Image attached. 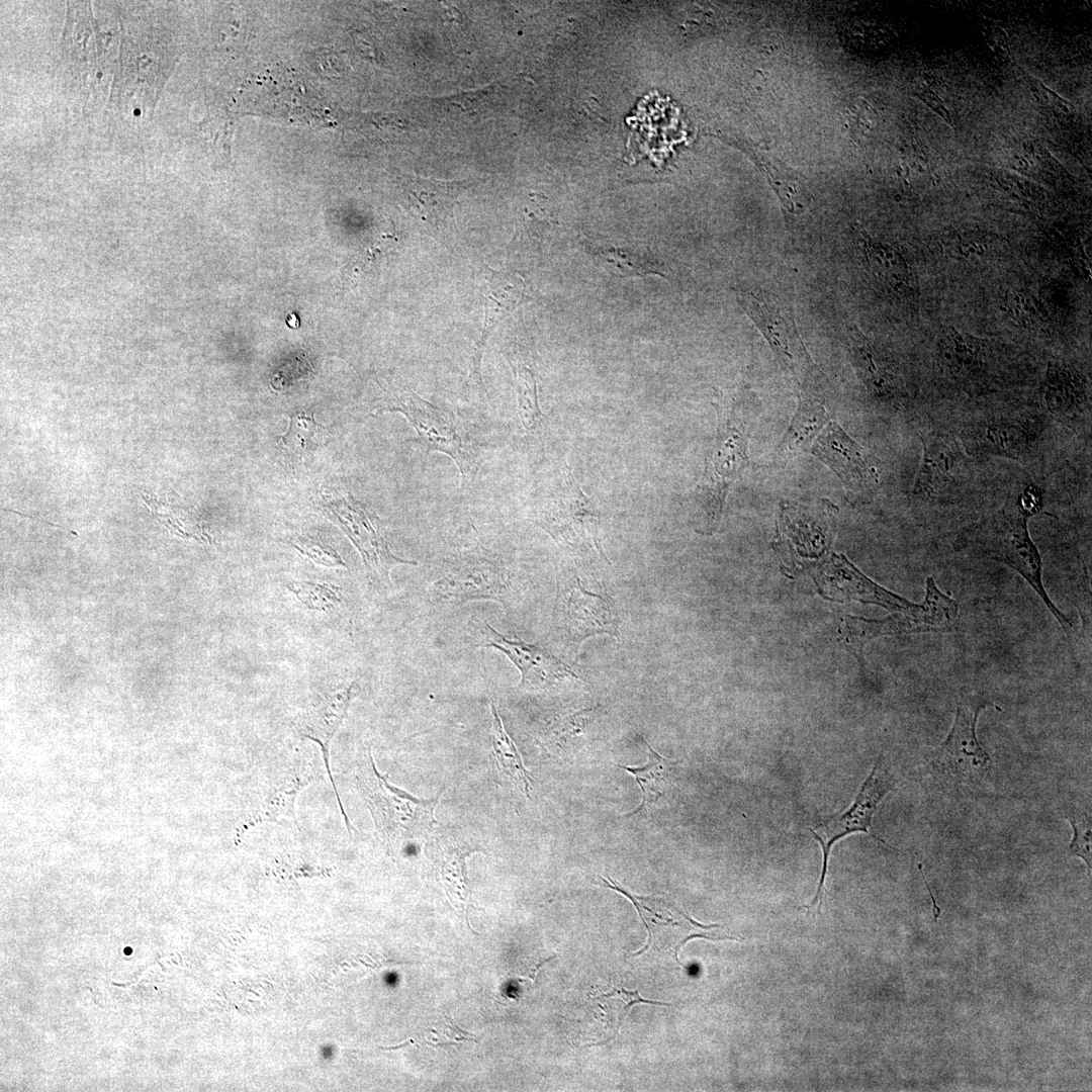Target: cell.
Returning <instances> with one entry per match:
<instances>
[{
    "label": "cell",
    "instance_id": "cell-16",
    "mask_svg": "<svg viewBox=\"0 0 1092 1092\" xmlns=\"http://www.w3.org/2000/svg\"><path fill=\"white\" fill-rule=\"evenodd\" d=\"M465 184L464 181L407 177L403 183L405 202L429 235L446 239L454 231V207Z\"/></svg>",
    "mask_w": 1092,
    "mask_h": 1092
},
{
    "label": "cell",
    "instance_id": "cell-35",
    "mask_svg": "<svg viewBox=\"0 0 1092 1092\" xmlns=\"http://www.w3.org/2000/svg\"><path fill=\"white\" fill-rule=\"evenodd\" d=\"M1066 817L1073 828V838L1069 846V853L1081 857L1091 870V817L1082 810L1070 808L1066 811Z\"/></svg>",
    "mask_w": 1092,
    "mask_h": 1092
},
{
    "label": "cell",
    "instance_id": "cell-39",
    "mask_svg": "<svg viewBox=\"0 0 1092 1092\" xmlns=\"http://www.w3.org/2000/svg\"><path fill=\"white\" fill-rule=\"evenodd\" d=\"M485 90L486 89L464 92L462 94H458L452 97L451 99L454 103L458 104V106L463 108V110L469 111L471 110L472 105L477 106V104L480 103V100H482V98L486 95Z\"/></svg>",
    "mask_w": 1092,
    "mask_h": 1092
},
{
    "label": "cell",
    "instance_id": "cell-18",
    "mask_svg": "<svg viewBox=\"0 0 1092 1092\" xmlns=\"http://www.w3.org/2000/svg\"><path fill=\"white\" fill-rule=\"evenodd\" d=\"M486 646L504 653L520 670V687L526 690L541 691L575 673L544 647L522 640H513L498 633L486 624Z\"/></svg>",
    "mask_w": 1092,
    "mask_h": 1092
},
{
    "label": "cell",
    "instance_id": "cell-28",
    "mask_svg": "<svg viewBox=\"0 0 1092 1092\" xmlns=\"http://www.w3.org/2000/svg\"><path fill=\"white\" fill-rule=\"evenodd\" d=\"M913 632H926V630L920 622L911 617L895 615L884 620L846 617L843 634L846 648L862 664V647L871 639L883 635Z\"/></svg>",
    "mask_w": 1092,
    "mask_h": 1092
},
{
    "label": "cell",
    "instance_id": "cell-25",
    "mask_svg": "<svg viewBox=\"0 0 1092 1092\" xmlns=\"http://www.w3.org/2000/svg\"><path fill=\"white\" fill-rule=\"evenodd\" d=\"M860 234L861 249L873 275L898 293H910L916 288L915 275L902 252L877 241L864 231Z\"/></svg>",
    "mask_w": 1092,
    "mask_h": 1092
},
{
    "label": "cell",
    "instance_id": "cell-29",
    "mask_svg": "<svg viewBox=\"0 0 1092 1092\" xmlns=\"http://www.w3.org/2000/svg\"><path fill=\"white\" fill-rule=\"evenodd\" d=\"M491 746L498 769L519 788L528 798L533 786V779L524 766L522 758L512 738L506 732L502 718L493 702H490Z\"/></svg>",
    "mask_w": 1092,
    "mask_h": 1092
},
{
    "label": "cell",
    "instance_id": "cell-40",
    "mask_svg": "<svg viewBox=\"0 0 1092 1092\" xmlns=\"http://www.w3.org/2000/svg\"><path fill=\"white\" fill-rule=\"evenodd\" d=\"M445 1018L448 1020L449 1023H447V1025H448L449 1029L451 1030V1034H448L449 1036H452V1037H454L455 1039H457L459 1041L460 1040H473V1041H476V1039L474 1038L475 1035L473 1033L462 1030L460 1027H458L455 1024L453 1019L449 1018L447 1015H445Z\"/></svg>",
    "mask_w": 1092,
    "mask_h": 1092
},
{
    "label": "cell",
    "instance_id": "cell-1",
    "mask_svg": "<svg viewBox=\"0 0 1092 1092\" xmlns=\"http://www.w3.org/2000/svg\"><path fill=\"white\" fill-rule=\"evenodd\" d=\"M1030 518L1015 499L1008 500L998 511L969 528L963 535L962 543L964 547L1000 561L1018 572L1069 635V620L1051 601L1042 583L1041 557L1028 531Z\"/></svg>",
    "mask_w": 1092,
    "mask_h": 1092
},
{
    "label": "cell",
    "instance_id": "cell-10",
    "mask_svg": "<svg viewBox=\"0 0 1092 1092\" xmlns=\"http://www.w3.org/2000/svg\"><path fill=\"white\" fill-rule=\"evenodd\" d=\"M326 510L356 546L372 581L387 586L394 567L417 564L416 561L402 559L390 551L368 513L351 495L328 503Z\"/></svg>",
    "mask_w": 1092,
    "mask_h": 1092
},
{
    "label": "cell",
    "instance_id": "cell-19",
    "mask_svg": "<svg viewBox=\"0 0 1092 1092\" xmlns=\"http://www.w3.org/2000/svg\"><path fill=\"white\" fill-rule=\"evenodd\" d=\"M355 690L356 685L355 682H352L332 692L317 704L302 714H299L294 721V728L301 737L308 738L321 746L325 765L329 772L341 812L345 817V822L349 831L352 827L345 814L330 770V746L337 730L347 715L351 702L355 697Z\"/></svg>",
    "mask_w": 1092,
    "mask_h": 1092
},
{
    "label": "cell",
    "instance_id": "cell-9",
    "mask_svg": "<svg viewBox=\"0 0 1092 1092\" xmlns=\"http://www.w3.org/2000/svg\"><path fill=\"white\" fill-rule=\"evenodd\" d=\"M540 524L565 546L577 551H596L605 557L598 539V511L566 465L561 485L542 513Z\"/></svg>",
    "mask_w": 1092,
    "mask_h": 1092
},
{
    "label": "cell",
    "instance_id": "cell-24",
    "mask_svg": "<svg viewBox=\"0 0 1092 1092\" xmlns=\"http://www.w3.org/2000/svg\"><path fill=\"white\" fill-rule=\"evenodd\" d=\"M564 613L568 632L576 641L601 633L617 635L616 614L609 600L587 592L579 582L569 590Z\"/></svg>",
    "mask_w": 1092,
    "mask_h": 1092
},
{
    "label": "cell",
    "instance_id": "cell-3",
    "mask_svg": "<svg viewBox=\"0 0 1092 1092\" xmlns=\"http://www.w3.org/2000/svg\"><path fill=\"white\" fill-rule=\"evenodd\" d=\"M355 777L376 828L389 848L400 847L432 830L440 795L419 799L390 785L378 772L369 746L359 753Z\"/></svg>",
    "mask_w": 1092,
    "mask_h": 1092
},
{
    "label": "cell",
    "instance_id": "cell-38",
    "mask_svg": "<svg viewBox=\"0 0 1092 1092\" xmlns=\"http://www.w3.org/2000/svg\"><path fill=\"white\" fill-rule=\"evenodd\" d=\"M1014 499L1018 507L1030 517L1038 514L1042 508V495L1035 484L1025 485Z\"/></svg>",
    "mask_w": 1092,
    "mask_h": 1092
},
{
    "label": "cell",
    "instance_id": "cell-37",
    "mask_svg": "<svg viewBox=\"0 0 1092 1092\" xmlns=\"http://www.w3.org/2000/svg\"><path fill=\"white\" fill-rule=\"evenodd\" d=\"M597 998H614V999L620 1000V1001H622L624 1003V1012H623L622 1017H621V1019H620V1021L618 1023L617 1030L621 1026V1024L623 1022V1019H624L625 1015L627 1014L628 1010L630 1008H632V1006L635 1005V1004L645 1003V1004H652V1005H667V1006L671 1005L670 1003H667V1002H659V1001L643 999L639 994V990H637V989L634 990V991H629V990H626L625 988H613L608 993L602 994V995L598 996Z\"/></svg>",
    "mask_w": 1092,
    "mask_h": 1092
},
{
    "label": "cell",
    "instance_id": "cell-27",
    "mask_svg": "<svg viewBox=\"0 0 1092 1092\" xmlns=\"http://www.w3.org/2000/svg\"><path fill=\"white\" fill-rule=\"evenodd\" d=\"M645 744L648 761L641 766H627L617 764L622 769L632 774L642 791V802L633 811L624 815L631 817L647 811L660 798L670 790L673 780L675 762L657 753L649 743L642 738Z\"/></svg>",
    "mask_w": 1092,
    "mask_h": 1092
},
{
    "label": "cell",
    "instance_id": "cell-33",
    "mask_svg": "<svg viewBox=\"0 0 1092 1092\" xmlns=\"http://www.w3.org/2000/svg\"><path fill=\"white\" fill-rule=\"evenodd\" d=\"M286 586L310 610L329 611L342 601L339 588L333 584L297 580L287 583Z\"/></svg>",
    "mask_w": 1092,
    "mask_h": 1092
},
{
    "label": "cell",
    "instance_id": "cell-12",
    "mask_svg": "<svg viewBox=\"0 0 1092 1092\" xmlns=\"http://www.w3.org/2000/svg\"><path fill=\"white\" fill-rule=\"evenodd\" d=\"M842 481L851 499L867 500L878 484V475L862 448L835 422H829L811 447Z\"/></svg>",
    "mask_w": 1092,
    "mask_h": 1092
},
{
    "label": "cell",
    "instance_id": "cell-32",
    "mask_svg": "<svg viewBox=\"0 0 1092 1092\" xmlns=\"http://www.w3.org/2000/svg\"><path fill=\"white\" fill-rule=\"evenodd\" d=\"M517 387L518 414L523 427L534 430L543 419L539 407L537 383L532 369L523 363H511Z\"/></svg>",
    "mask_w": 1092,
    "mask_h": 1092
},
{
    "label": "cell",
    "instance_id": "cell-36",
    "mask_svg": "<svg viewBox=\"0 0 1092 1092\" xmlns=\"http://www.w3.org/2000/svg\"><path fill=\"white\" fill-rule=\"evenodd\" d=\"M290 543L316 564L328 567H346V563L336 549L317 536L297 535Z\"/></svg>",
    "mask_w": 1092,
    "mask_h": 1092
},
{
    "label": "cell",
    "instance_id": "cell-22",
    "mask_svg": "<svg viewBox=\"0 0 1092 1092\" xmlns=\"http://www.w3.org/2000/svg\"><path fill=\"white\" fill-rule=\"evenodd\" d=\"M313 770L304 760H292L284 771L276 775L265 787L264 795L248 815L245 828L267 821L288 819L297 825L294 804L298 793L311 782Z\"/></svg>",
    "mask_w": 1092,
    "mask_h": 1092
},
{
    "label": "cell",
    "instance_id": "cell-31",
    "mask_svg": "<svg viewBox=\"0 0 1092 1092\" xmlns=\"http://www.w3.org/2000/svg\"><path fill=\"white\" fill-rule=\"evenodd\" d=\"M599 256L605 268L617 277H645L650 274L667 277L662 272L660 263L631 251L619 248L602 249Z\"/></svg>",
    "mask_w": 1092,
    "mask_h": 1092
},
{
    "label": "cell",
    "instance_id": "cell-26",
    "mask_svg": "<svg viewBox=\"0 0 1092 1092\" xmlns=\"http://www.w3.org/2000/svg\"><path fill=\"white\" fill-rule=\"evenodd\" d=\"M828 422L823 401L813 391H800L797 412L778 449V457H789L806 448Z\"/></svg>",
    "mask_w": 1092,
    "mask_h": 1092
},
{
    "label": "cell",
    "instance_id": "cell-6",
    "mask_svg": "<svg viewBox=\"0 0 1092 1092\" xmlns=\"http://www.w3.org/2000/svg\"><path fill=\"white\" fill-rule=\"evenodd\" d=\"M1044 430L1037 417H989L966 424L960 441L969 455L1026 463L1039 449Z\"/></svg>",
    "mask_w": 1092,
    "mask_h": 1092
},
{
    "label": "cell",
    "instance_id": "cell-7",
    "mask_svg": "<svg viewBox=\"0 0 1092 1092\" xmlns=\"http://www.w3.org/2000/svg\"><path fill=\"white\" fill-rule=\"evenodd\" d=\"M922 457L912 496L925 503L950 502L967 479V455L960 439L939 431L920 433Z\"/></svg>",
    "mask_w": 1092,
    "mask_h": 1092
},
{
    "label": "cell",
    "instance_id": "cell-8",
    "mask_svg": "<svg viewBox=\"0 0 1092 1092\" xmlns=\"http://www.w3.org/2000/svg\"><path fill=\"white\" fill-rule=\"evenodd\" d=\"M892 789L893 781L891 776L884 768L882 761L877 760L850 808L844 813L820 821L814 828H810L813 837L822 847L823 864L816 895L809 905L804 906L805 908L811 909L816 905V910L820 913L822 891L825 890L824 881L832 845L839 839L854 832H863L874 836L872 821L875 813L880 803Z\"/></svg>",
    "mask_w": 1092,
    "mask_h": 1092
},
{
    "label": "cell",
    "instance_id": "cell-20",
    "mask_svg": "<svg viewBox=\"0 0 1092 1092\" xmlns=\"http://www.w3.org/2000/svg\"><path fill=\"white\" fill-rule=\"evenodd\" d=\"M847 342L851 362L868 390L884 401L899 402L905 389L890 359L856 327L847 329Z\"/></svg>",
    "mask_w": 1092,
    "mask_h": 1092
},
{
    "label": "cell",
    "instance_id": "cell-17",
    "mask_svg": "<svg viewBox=\"0 0 1092 1092\" xmlns=\"http://www.w3.org/2000/svg\"><path fill=\"white\" fill-rule=\"evenodd\" d=\"M479 290L484 320L480 338L472 352L469 379L482 387L480 364L486 341L494 329L525 300L526 287L516 274L486 267L481 273Z\"/></svg>",
    "mask_w": 1092,
    "mask_h": 1092
},
{
    "label": "cell",
    "instance_id": "cell-4",
    "mask_svg": "<svg viewBox=\"0 0 1092 1092\" xmlns=\"http://www.w3.org/2000/svg\"><path fill=\"white\" fill-rule=\"evenodd\" d=\"M736 296L800 391H813L820 372L800 338L793 313L761 288L739 289Z\"/></svg>",
    "mask_w": 1092,
    "mask_h": 1092
},
{
    "label": "cell",
    "instance_id": "cell-30",
    "mask_svg": "<svg viewBox=\"0 0 1092 1092\" xmlns=\"http://www.w3.org/2000/svg\"><path fill=\"white\" fill-rule=\"evenodd\" d=\"M324 431L325 427L315 422L312 412L294 413L290 417L287 432L279 439V444L287 453L303 456L320 445Z\"/></svg>",
    "mask_w": 1092,
    "mask_h": 1092
},
{
    "label": "cell",
    "instance_id": "cell-13",
    "mask_svg": "<svg viewBox=\"0 0 1092 1092\" xmlns=\"http://www.w3.org/2000/svg\"><path fill=\"white\" fill-rule=\"evenodd\" d=\"M159 53L152 47L123 43L112 99L123 112L151 115L162 86Z\"/></svg>",
    "mask_w": 1092,
    "mask_h": 1092
},
{
    "label": "cell",
    "instance_id": "cell-41",
    "mask_svg": "<svg viewBox=\"0 0 1092 1092\" xmlns=\"http://www.w3.org/2000/svg\"><path fill=\"white\" fill-rule=\"evenodd\" d=\"M415 1043H416L415 1040L411 1038L410 1040L404 1041V1042H402L400 1044L393 1045V1046L381 1048V1050H384V1051L398 1050V1049L406 1048V1046H408L411 1044H415Z\"/></svg>",
    "mask_w": 1092,
    "mask_h": 1092
},
{
    "label": "cell",
    "instance_id": "cell-15",
    "mask_svg": "<svg viewBox=\"0 0 1092 1092\" xmlns=\"http://www.w3.org/2000/svg\"><path fill=\"white\" fill-rule=\"evenodd\" d=\"M508 589L507 575L498 564L484 558H466L434 581L429 594L437 603L463 604L475 600L504 603Z\"/></svg>",
    "mask_w": 1092,
    "mask_h": 1092
},
{
    "label": "cell",
    "instance_id": "cell-21",
    "mask_svg": "<svg viewBox=\"0 0 1092 1092\" xmlns=\"http://www.w3.org/2000/svg\"><path fill=\"white\" fill-rule=\"evenodd\" d=\"M1044 408L1057 420L1074 422L1081 419L1090 405L1087 380L1075 367L1063 362H1050L1039 387Z\"/></svg>",
    "mask_w": 1092,
    "mask_h": 1092
},
{
    "label": "cell",
    "instance_id": "cell-2",
    "mask_svg": "<svg viewBox=\"0 0 1092 1092\" xmlns=\"http://www.w3.org/2000/svg\"><path fill=\"white\" fill-rule=\"evenodd\" d=\"M385 412L400 413L406 418L426 457L433 451L451 457L461 473L462 485L474 479L480 463L479 452L453 413L424 399L401 381L387 383L372 414L379 416Z\"/></svg>",
    "mask_w": 1092,
    "mask_h": 1092
},
{
    "label": "cell",
    "instance_id": "cell-14",
    "mask_svg": "<svg viewBox=\"0 0 1092 1092\" xmlns=\"http://www.w3.org/2000/svg\"><path fill=\"white\" fill-rule=\"evenodd\" d=\"M102 36L91 15L89 2H68L63 49L85 91L94 92L97 86L101 87L105 68L109 67V50L103 44Z\"/></svg>",
    "mask_w": 1092,
    "mask_h": 1092
},
{
    "label": "cell",
    "instance_id": "cell-23",
    "mask_svg": "<svg viewBox=\"0 0 1092 1092\" xmlns=\"http://www.w3.org/2000/svg\"><path fill=\"white\" fill-rule=\"evenodd\" d=\"M988 350L983 339L949 329L937 342L935 358L944 375L957 381H966L986 370Z\"/></svg>",
    "mask_w": 1092,
    "mask_h": 1092
},
{
    "label": "cell",
    "instance_id": "cell-5",
    "mask_svg": "<svg viewBox=\"0 0 1092 1092\" xmlns=\"http://www.w3.org/2000/svg\"><path fill=\"white\" fill-rule=\"evenodd\" d=\"M994 706L984 694L966 692L960 696L952 727L932 752L933 766L959 782L984 779L992 767L990 755L981 746L976 726L980 713Z\"/></svg>",
    "mask_w": 1092,
    "mask_h": 1092
},
{
    "label": "cell",
    "instance_id": "cell-11",
    "mask_svg": "<svg viewBox=\"0 0 1092 1092\" xmlns=\"http://www.w3.org/2000/svg\"><path fill=\"white\" fill-rule=\"evenodd\" d=\"M754 412L732 414L719 428L705 472L704 490L711 519L718 520L731 482L748 462L747 439Z\"/></svg>",
    "mask_w": 1092,
    "mask_h": 1092
},
{
    "label": "cell",
    "instance_id": "cell-34",
    "mask_svg": "<svg viewBox=\"0 0 1092 1092\" xmlns=\"http://www.w3.org/2000/svg\"><path fill=\"white\" fill-rule=\"evenodd\" d=\"M1004 304L1008 314L1023 327L1037 326L1043 320L1042 306L1030 293L1010 290L1006 292Z\"/></svg>",
    "mask_w": 1092,
    "mask_h": 1092
}]
</instances>
